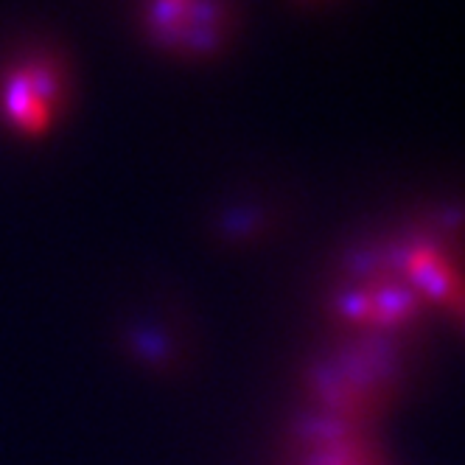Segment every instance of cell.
Wrapping results in <instances>:
<instances>
[{
	"mask_svg": "<svg viewBox=\"0 0 465 465\" xmlns=\"http://www.w3.org/2000/svg\"><path fill=\"white\" fill-rule=\"evenodd\" d=\"M0 102H4V115L20 132H43L51 124L59 102L56 71L45 62L20 64L6 79Z\"/></svg>",
	"mask_w": 465,
	"mask_h": 465,
	"instance_id": "cell-1",
	"label": "cell"
},
{
	"mask_svg": "<svg viewBox=\"0 0 465 465\" xmlns=\"http://www.w3.org/2000/svg\"><path fill=\"white\" fill-rule=\"evenodd\" d=\"M152 25L165 43L191 48H208L216 35L208 0H152Z\"/></svg>",
	"mask_w": 465,
	"mask_h": 465,
	"instance_id": "cell-2",
	"label": "cell"
}]
</instances>
